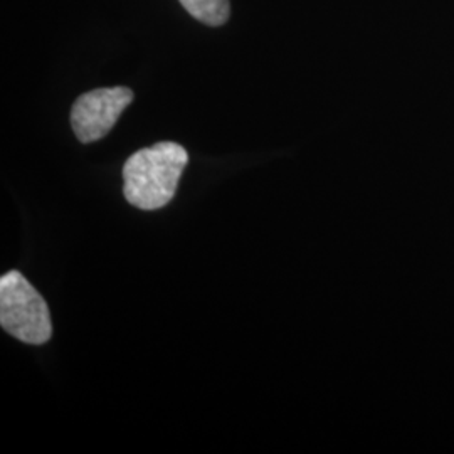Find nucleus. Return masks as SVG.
I'll list each match as a JSON object with an SVG mask.
<instances>
[{
	"label": "nucleus",
	"mask_w": 454,
	"mask_h": 454,
	"mask_svg": "<svg viewBox=\"0 0 454 454\" xmlns=\"http://www.w3.org/2000/svg\"><path fill=\"white\" fill-rule=\"evenodd\" d=\"M189 153L176 142H160L135 152L123 167V195L142 211L167 206L177 192Z\"/></svg>",
	"instance_id": "obj_1"
},
{
	"label": "nucleus",
	"mask_w": 454,
	"mask_h": 454,
	"mask_svg": "<svg viewBox=\"0 0 454 454\" xmlns=\"http://www.w3.org/2000/svg\"><path fill=\"white\" fill-rule=\"evenodd\" d=\"M0 326L31 345H43L52 335L46 300L19 271L0 278Z\"/></svg>",
	"instance_id": "obj_2"
},
{
	"label": "nucleus",
	"mask_w": 454,
	"mask_h": 454,
	"mask_svg": "<svg viewBox=\"0 0 454 454\" xmlns=\"http://www.w3.org/2000/svg\"><path fill=\"white\" fill-rule=\"evenodd\" d=\"M133 101V91L125 86L99 88L78 98L71 110V127L82 144L105 138L120 114Z\"/></svg>",
	"instance_id": "obj_3"
},
{
	"label": "nucleus",
	"mask_w": 454,
	"mask_h": 454,
	"mask_svg": "<svg viewBox=\"0 0 454 454\" xmlns=\"http://www.w3.org/2000/svg\"><path fill=\"white\" fill-rule=\"evenodd\" d=\"M179 2L191 16L212 27L223 26L231 14L229 0H179Z\"/></svg>",
	"instance_id": "obj_4"
}]
</instances>
